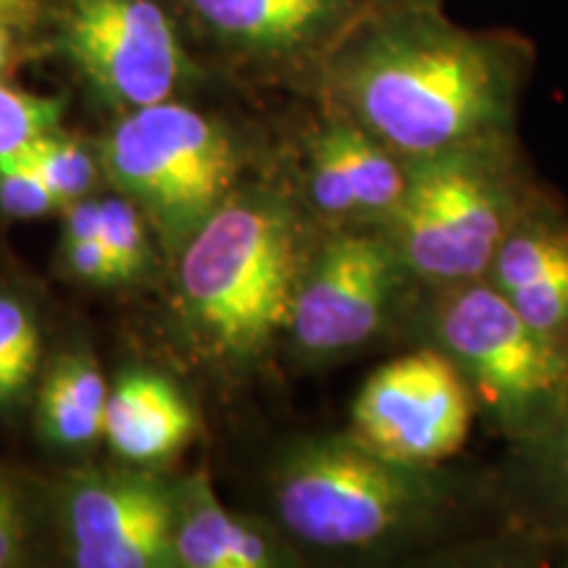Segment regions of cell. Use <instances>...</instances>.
Returning a JSON list of instances; mask_svg holds the SVG:
<instances>
[{
	"label": "cell",
	"instance_id": "1",
	"mask_svg": "<svg viewBox=\"0 0 568 568\" xmlns=\"http://www.w3.org/2000/svg\"><path fill=\"white\" fill-rule=\"evenodd\" d=\"M529 45L466 30L439 6H372L326 63L335 111L403 161L516 134Z\"/></svg>",
	"mask_w": 568,
	"mask_h": 568
},
{
	"label": "cell",
	"instance_id": "2",
	"mask_svg": "<svg viewBox=\"0 0 568 568\" xmlns=\"http://www.w3.org/2000/svg\"><path fill=\"white\" fill-rule=\"evenodd\" d=\"M272 500L282 529L308 548L387 556L443 535L464 510L466 485L445 466L337 435L290 445L272 471Z\"/></svg>",
	"mask_w": 568,
	"mask_h": 568
},
{
	"label": "cell",
	"instance_id": "3",
	"mask_svg": "<svg viewBox=\"0 0 568 568\" xmlns=\"http://www.w3.org/2000/svg\"><path fill=\"white\" fill-rule=\"evenodd\" d=\"M295 205L264 187L234 190L180 251L190 322L213 351L253 361L287 332L305 247Z\"/></svg>",
	"mask_w": 568,
	"mask_h": 568
},
{
	"label": "cell",
	"instance_id": "4",
	"mask_svg": "<svg viewBox=\"0 0 568 568\" xmlns=\"http://www.w3.org/2000/svg\"><path fill=\"white\" fill-rule=\"evenodd\" d=\"M408 329L458 368L477 410L521 450L556 418L568 389V355L531 329L485 276L422 287Z\"/></svg>",
	"mask_w": 568,
	"mask_h": 568
},
{
	"label": "cell",
	"instance_id": "5",
	"mask_svg": "<svg viewBox=\"0 0 568 568\" xmlns=\"http://www.w3.org/2000/svg\"><path fill=\"white\" fill-rule=\"evenodd\" d=\"M516 134L408 163V184L382 226L422 287L481 280L531 193Z\"/></svg>",
	"mask_w": 568,
	"mask_h": 568
},
{
	"label": "cell",
	"instance_id": "6",
	"mask_svg": "<svg viewBox=\"0 0 568 568\" xmlns=\"http://www.w3.org/2000/svg\"><path fill=\"white\" fill-rule=\"evenodd\" d=\"M103 169L140 203L172 251H182L237 190L230 132L201 111L161 101L126 113L103 145Z\"/></svg>",
	"mask_w": 568,
	"mask_h": 568
},
{
	"label": "cell",
	"instance_id": "7",
	"mask_svg": "<svg viewBox=\"0 0 568 568\" xmlns=\"http://www.w3.org/2000/svg\"><path fill=\"white\" fill-rule=\"evenodd\" d=\"M418 293L382 226H335L305 255L284 335L314 364L347 358L408 326Z\"/></svg>",
	"mask_w": 568,
	"mask_h": 568
},
{
	"label": "cell",
	"instance_id": "8",
	"mask_svg": "<svg viewBox=\"0 0 568 568\" xmlns=\"http://www.w3.org/2000/svg\"><path fill=\"white\" fill-rule=\"evenodd\" d=\"M477 400L458 368L435 347L382 364L355 395L351 435L382 456L443 466L464 447Z\"/></svg>",
	"mask_w": 568,
	"mask_h": 568
},
{
	"label": "cell",
	"instance_id": "9",
	"mask_svg": "<svg viewBox=\"0 0 568 568\" xmlns=\"http://www.w3.org/2000/svg\"><path fill=\"white\" fill-rule=\"evenodd\" d=\"M63 51L130 111L169 101L184 69L174 24L153 0H69Z\"/></svg>",
	"mask_w": 568,
	"mask_h": 568
},
{
	"label": "cell",
	"instance_id": "10",
	"mask_svg": "<svg viewBox=\"0 0 568 568\" xmlns=\"http://www.w3.org/2000/svg\"><path fill=\"white\" fill-rule=\"evenodd\" d=\"M176 497L140 474H90L67 497L74 566L163 568L174 560Z\"/></svg>",
	"mask_w": 568,
	"mask_h": 568
},
{
	"label": "cell",
	"instance_id": "11",
	"mask_svg": "<svg viewBox=\"0 0 568 568\" xmlns=\"http://www.w3.org/2000/svg\"><path fill=\"white\" fill-rule=\"evenodd\" d=\"M308 201L335 226H385L408 184V163L335 111L311 134Z\"/></svg>",
	"mask_w": 568,
	"mask_h": 568
},
{
	"label": "cell",
	"instance_id": "12",
	"mask_svg": "<svg viewBox=\"0 0 568 568\" xmlns=\"http://www.w3.org/2000/svg\"><path fill=\"white\" fill-rule=\"evenodd\" d=\"M485 280L531 329L568 355V213L531 190Z\"/></svg>",
	"mask_w": 568,
	"mask_h": 568
},
{
	"label": "cell",
	"instance_id": "13",
	"mask_svg": "<svg viewBox=\"0 0 568 568\" xmlns=\"http://www.w3.org/2000/svg\"><path fill=\"white\" fill-rule=\"evenodd\" d=\"M190 6L230 45L268 59L339 40L361 17L355 0H190Z\"/></svg>",
	"mask_w": 568,
	"mask_h": 568
},
{
	"label": "cell",
	"instance_id": "14",
	"mask_svg": "<svg viewBox=\"0 0 568 568\" xmlns=\"http://www.w3.org/2000/svg\"><path fill=\"white\" fill-rule=\"evenodd\" d=\"M174 560L187 568H274L293 564L280 537L216 500L205 477L174 489Z\"/></svg>",
	"mask_w": 568,
	"mask_h": 568
},
{
	"label": "cell",
	"instance_id": "15",
	"mask_svg": "<svg viewBox=\"0 0 568 568\" xmlns=\"http://www.w3.org/2000/svg\"><path fill=\"white\" fill-rule=\"evenodd\" d=\"M103 435L126 460L172 458L195 435V414L172 382L159 374H124L109 389Z\"/></svg>",
	"mask_w": 568,
	"mask_h": 568
},
{
	"label": "cell",
	"instance_id": "16",
	"mask_svg": "<svg viewBox=\"0 0 568 568\" xmlns=\"http://www.w3.org/2000/svg\"><path fill=\"white\" fill-rule=\"evenodd\" d=\"M527 453L539 503L560 529L568 531V389L548 429L539 435Z\"/></svg>",
	"mask_w": 568,
	"mask_h": 568
},
{
	"label": "cell",
	"instance_id": "17",
	"mask_svg": "<svg viewBox=\"0 0 568 568\" xmlns=\"http://www.w3.org/2000/svg\"><path fill=\"white\" fill-rule=\"evenodd\" d=\"M21 155L38 169L59 209H69L71 203L82 201L95 182L92 155L80 142L61 138L59 132L34 140L27 151H21Z\"/></svg>",
	"mask_w": 568,
	"mask_h": 568
},
{
	"label": "cell",
	"instance_id": "18",
	"mask_svg": "<svg viewBox=\"0 0 568 568\" xmlns=\"http://www.w3.org/2000/svg\"><path fill=\"white\" fill-rule=\"evenodd\" d=\"M40 358V332L24 303L0 295V406L30 385Z\"/></svg>",
	"mask_w": 568,
	"mask_h": 568
},
{
	"label": "cell",
	"instance_id": "19",
	"mask_svg": "<svg viewBox=\"0 0 568 568\" xmlns=\"http://www.w3.org/2000/svg\"><path fill=\"white\" fill-rule=\"evenodd\" d=\"M63 103L59 98H42L32 92L0 84V163L13 159L34 140L55 132Z\"/></svg>",
	"mask_w": 568,
	"mask_h": 568
},
{
	"label": "cell",
	"instance_id": "20",
	"mask_svg": "<svg viewBox=\"0 0 568 568\" xmlns=\"http://www.w3.org/2000/svg\"><path fill=\"white\" fill-rule=\"evenodd\" d=\"M101 234L109 247L119 282L132 280L145 266L148 243L142 219L130 197H109L101 201Z\"/></svg>",
	"mask_w": 568,
	"mask_h": 568
},
{
	"label": "cell",
	"instance_id": "21",
	"mask_svg": "<svg viewBox=\"0 0 568 568\" xmlns=\"http://www.w3.org/2000/svg\"><path fill=\"white\" fill-rule=\"evenodd\" d=\"M40 426L48 439L67 447L88 445L103 435V424H98L53 374L45 376L40 393Z\"/></svg>",
	"mask_w": 568,
	"mask_h": 568
},
{
	"label": "cell",
	"instance_id": "22",
	"mask_svg": "<svg viewBox=\"0 0 568 568\" xmlns=\"http://www.w3.org/2000/svg\"><path fill=\"white\" fill-rule=\"evenodd\" d=\"M0 209L13 219H40L59 209L45 180L21 153L0 163Z\"/></svg>",
	"mask_w": 568,
	"mask_h": 568
},
{
	"label": "cell",
	"instance_id": "23",
	"mask_svg": "<svg viewBox=\"0 0 568 568\" xmlns=\"http://www.w3.org/2000/svg\"><path fill=\"white\" fill-rule=\"evenodd\" d=\"M67 261L80 280L95 284L119 282L116 266L109 247L103 243V234H67Z\"/></svg>",
	"mask_w": 568,
	"mask_h": 568
},
{
	"label": "cell",
	"instance_id": "24",
	"mask_svg": "<svg viewBox=\"0 0 568 568\" xmlns=\"http://www.w3.org/2000/svg\"><path fill=\"white\" fill-rule=\"evenodd\" d=\"M27 527L13 489L0 481V568L17 566L24 556Z\"/></svg>",
	"mask_w": 568,
	"mask_h": 568
},
{
	"label": "cell",
	"instance_id": "25",
	"mask_svg": "<svg viewBox=\"0 0 568 568\" xmlns=\"http://www.w3.org/2000/svg\"><path fill=\"white\" fill-rule=\"evenodd\" d=\"M38 17V0H0V74L13 53V32L30 30Z\"/></svg>",
	"mask_w": 568,
	"mask_h": 568
},
{
	"label": "cell",
	"instance_id": "26",
	"mask_svg": "<svg viewBox=\"0 0 568 568\" xmlns=\"http://www.w3.org/2000/svg\"><path fill=\"white\" fill-rule=\"evenodd\" d=\"M372 6H439V0H372Z\"/></svg>",
	"mask_w": 568,
	"mask_h": 568
}]
</instances>
